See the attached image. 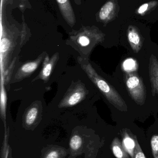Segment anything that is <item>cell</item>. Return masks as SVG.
I'll use <instances>...</instances> for the list:
<instances>
[{"instance_id":"obj_1","label":"cell","mask_w":158,"mask_h":158,"mask_svg":"<svg viewBox=\"0 0 158 158\" xmlns=\"http://www.w3.org/2000/svg\"><path fill=\"white\" fill-rule=\"evenodd\" d=\"M82 67L92 81L98 87L111 104L120 110L127 111L128 110L127 105L120 95L114 87L109 85L108 83L96 73L90 64L87 65L84 64L83 65Z\"/></svg>"},{"instance_id":"obj_2","label":"cell","mask_w":158,"mask_h":158,"mask_svg":"<svg viewBox=\"0 0 158 158\" xmlns=\"http://www.w3.org/2000/svg\"><path fill=\"white\" fill-rule=\"evenodd\" d=\"M126 84L129 93L137 104H144L146 99V92L142 79L134 74H127Z\"/></svg>"},{"instance_id":"obj_3","label":"cell","mask_w":158,"mask_h":158,"mask_svg":"<svg viewBox=\"0 0 158 158\" xmlns=\"http://www.w3.org/2000/svg\"><path fill=\"white\" fill-rule=\"evenodd\" d=\"M63 18L71 27L76 23V17L70 0H56Z\"/></svg>"},{"instance_id":"obj_4","label":"cell","mask_w":158,"mask_h":158,"mask_svg":"<svg viewBox=\"0 0 158 158\" xmlns=\"http://www.w3.org/2000/svg\"><path fill=\"white\" fill-rule=\"evenodd\" d=\"M149 75L153 95L158 94V60L154 55L150 58Z\"/></svg>"},{"instance_id":"obj_5","label":"cell","mask_w":158,"mask_h":158,"mask_svg":"<svg viewBox=\"0 0 158 158\" xmlns=\"http://www.w3.org/2000/svg\"><path fill=\"white\" fill-rule=\"evenodd\" d=\"M112 152L117 158H130L129 154L123 147L120 140L115 138L111 145Z\"/></svg>"},{"instance_id":"obj_6","label":"cell","mask_w":158,"mask_h":158,"mask_svg":"<svg viewBox=\"0 0 158 158\" xmlns=\"http://www.w3.org/2000/svg\"><path fill=\"white\" fill-rule=\"evenodd\" d=\"M122 146L126 152L130 156L134 158V151L135 150L136 143L135 139H133L126 132L123 133V141Z\"/></svg>"},{"instance_id":"obj_7","label":"cell","mask_w":158,"mask_h":158,"mask_svg":"<svg viewBox=\"0 0 158 158\" xmlns=\"http://www.w3.org/2000/svg\"><path fill=\"white\" fill-rule=\"evenodd\" d=\"M128 39L134 52L138 53L142 47L141 38L139 34L135 31H131L128 34Z\"/></svg>"},{"instance_id":"obj_8","label":"cell","mask_w":158,"mask_h":158,"mask_svg":"<svg viewBox=\"0 0 158 158\" xmlns=\"http://www.w3.org/2000/svg\"><path fill=\"white\" fill-rule=\"evenodd\" d=\"M114 8V4L112 2H107L101 8L99 12V16L101 20H105L108 18L109 14Z\"/></svg>"},{"instance_id":"obj_9","label":"cell","mask_w":158,"mask_h":158,"mask_svg":"<svg viewBox=\"0 0 158 158\" xmlns=\"http://www.w3.org/2000/svg\"><path fill=\"white\" fill-rule=\"evenodd\" d=\"M83 97V94L81 92H77L72 94L67 100L66 106H72L78 104Z\"/></svg>"},{"instance_id":"obj_10","label":"cell","mask_w":158,"mask_h":158,"mask_svg":"<svg viewBox=\"0 0 158 158\" xmlns=\"http://www.w3.org/2000/svg\"><path fill=\"white\" fill-rule=\"evenodd\" d=\"M38 109L36 107L31 108L28 111L26 116V123L28 125H31L35 121L37 115H38Z\"/></svg>"},{"instance_id":"obj_11","label":"cell","mask_w":158,"mask_h":158,"mask_svg":"<svg viewBox=\"0 0 158 158\" xmlns=\"http://www.w3.org/2000/svg\"><path fill=\"white\" fill-rule=\"evenodd\" d=\"M152 153L154 158H158V135H155L151 140Z\"/></svg>"},{"instance_id":"obj_12","label":"cell","mask_w":158,"mask_h":158,"mask_svg":"<svg viewBox=\"0 0 158 158\" xmlns=\"http://www.w3.org/2000/svg\"><path fill=\"white\" fill-rule=\"evenodd\" d=\"M81 138L79 135H74L71 138L70 141V146L73 150H77L82 145Z\"/></svg>"},{"instance_id":"obj_13","label":"cell","mask_w":158,"mask_h":158,"mask_svg":"<svg viewBox=\"0 0 158 158\" xmlns=\"http://www.w3.org/2000/svg\"><path fill=\"white\" fill-rule=\"evenodd\" d=\"M37 62H30L24 65L21 68V70L25 73H31L37 69Z\"/></svg>"},{"instance_id":"obj_14","label":"cell","mask_w":158,"mask_h":158,"mask_svg":"<svg viewBox=\"0 0 158 158\" xmlns=\"http://www.w3.org/2000/svg\"><path fill=\"white\" fill-rule=\"evenodd\" d=\"M134 138L135 139V143H136V146H135V150L134 151V158H146L138 141H137V139L135 137H134Z\"/></svg>"},{"instance_id":"obj_15","label":"cell","mask_w":158,"mask_h":158,"mask_svg":"<svg viewBox=\"0 0 158 158\" xmlns=\"http://www.w3.org/2000/svg\"><path fill=\"white\" fill-rule=\"evenodd\" d=\"M11 43L7 38H4L1 40V53L6 52L10 47Z\"/></svg>"},{"instance_id":"obj_16","label":"cell","mask_w":158,"mask_h":158,"mask_svg":"<svg viewBox=\"0 0 158 158\" xmlns=\"http://www.w3.org/2000/svg\"><path fill=\"white\" fill-rule=\"evenodd\" d=\"M79 43L83 46H87L90 44V40L87 36L83 35L80 36L78 40Z\"/></svg>"},{"instance_id":"obj_17","label":"cell","mask_w":158,"mask_h":158,"mask_svg":"<svg viewBox=\"0 0 158 158\" xmlns=\"http://www.w3.org/2000/svg\"><path fill=\"white\" fill-rule=\"evenodd\" d=\"M135 66V62L131 59L126 60L124 64V68L128 71H131L132 70L134 69Z\"/></svg>"},{"instance_id":"obj_18","label":"cell","mask_w":158,"mask_h":158,"mask_svg":"<svg viewBox=\"0 0 158 158\" xmlns=\"http://www.w3.org/2000/svg\"><path fill=\"white\" fill-rule=\"evenodd\" d=\"M52 64L51 63L47 64L46 65H45L42 71V75L44 77L46 78L50 76L51 71H52Z\"/></svg>"},{"instance_id":"obj_19","label":"cell","mask_w":158,"mask_h":158,"mask_svg":"<svg viewBox=\"0 0 158 158\" xmlns=\"http://www.w3.org/2000/svg\"><path fill=\"white\" fill-rule=\"evenodd\" d=\"M147 7H148V4H147L146 3L143 5L140 6V8L138 9V13L139 14H143V13L146 11L147 9Z\"/></svg>"},{"instance_id":"obj_20","label":"cell","mask_w":158,"mask_h":158,"mask_svg":"<svg viewBox=\"0 0 158 158\" xmlns=\"http://www.w3.org/2000/svg\"><path fill=\"white\" fill-rule=\"evenodd\" d=\"M46 158H58V154L56 151H52L47 155Z\"/></svg>"},{"instance_id":"obj_21","label":"cell","mask_w":158,"mask_h":158,"mask_svg":"<svg viewBox=\"0 0 158 158\" xmlns=\"http://www.w3.org/2000/svg\"><path fill=\"white\" fill-rule=\"evenodd\" d=\"M75 3L78 5H80L81 4V0H74Z\"/></svg>"},{"instance_id":"obj_22","label":"cell","mask_w":158,"mask_h":158,"mask_svg":"<svg viewBox=\"0 0 158 158\" xmlns=\"http://www.w3.org/2000/svg\"><path fill=\"white\" fill-rule=\"evenodd\" d=\"M8 150L6 151V157L5 158H7V157H8Z\"/></svg>"}]
</instances>
